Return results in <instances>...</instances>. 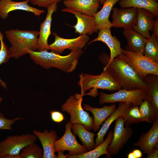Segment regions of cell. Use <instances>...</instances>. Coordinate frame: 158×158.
Here are the masks:
<instances>
[{
    "label": "cell",
    "mask_w": 158,
    "mask_h": 158,
    "mask_svg": "<svg viewBox=\"0 0 158 158\" xmlns=\"http://www.w3.org/2000/svg\"><path fill=\"white\" fill-rule=\"evenodd\" d=\"M30 0L15 2L11 0H0V17L6 19L9 13L16 10H21L33 13L36 16H40L44 11L32 7L28 4Z\"/></svg>",
    "instance_id": "cell-15"
},
{
    "label": "cell",
    "mask_w": 158,
    "mask_h": 158,
    "mask_svg": "<svg viewBox=\"0 0 158 158\" xmlns=\"http://www.w3.org/2000/svg\"><path fill=\"white\" fill-rule=\"evenodd\" d=\"M105 0H99L100 4L101 5L103 4Z\"/></svg>",
    "instance_id": "cell-42"
},
{
    "label": "cell",
    "mask_w": 158,
    "mask_h": 158,
    "mask_svg": "<svg viewBox=\"0 0 158 158\" xmlns=\"http://www.w3.org/2000/svg\"><path fill=\"white\" fill-rule=\"evenodd\" d=\"M99 41L104 43L109 49L110 60L122 54L123 49L121 48L120 42L116 37L111 35L110 28H105L99 30L98 37L88 44Z\"/></svg>",
    "instance_id": "cell-18"
},
{
    "label": "cell",
    "mask_w": 158,
    "mask_h": 158,
    "mask_svg": "<svg viewBox=\"0 0 158 158\" xmlns=\"http://www.w3.org/2000/svg\"><path fill=\"white\" fill-rule=\"evenodd\" d=\"M142 121L151 123L158 118L151 102L146 99H144L139 106Z\"/></svg>",
    "instance_id": "cell-30"
},
{
    "label": "cell",
    "mask_w": 158,
    "mask_h": 158,
    "mask_svg": "<svg viewBox=\"0 0 158 158\" xmlns=\"http://www.w3.org/2000/svg\"><path fill=\"white\" fill-rule=\"evenodd\" d=\"M3 100V99L2 98V97H1L0 95V103H1Z\"/></svg>",
    "instance_id": "cell-43"
},
{
    "label": "cell",
    "mask_w": 158,
    "mask_h": 158,
    "mask_svg": "<svg viewBox=\"0 0 158 158\" xmlns=\"http://www.w3.org/2000/svg\"><path fill=\"white\" fill-rule=\"evenodd\" d=\"M5 33L11 44L8 49L11 58L18 59L28 54L29 50L37 49L38 31L11 29L5 31Z\"/></svg>",
    "instance_id": "cell-3"
},
{
    "label": "cell",
    "mask_w": 158,
    "mask_h": 158,
    "mask_svg": "<svg viewBox=\"0 0 158 158\" xmlns=\"http://www.w3.org/2000/svg\"><path fill=\"white\" fill-rule=\"evenodd\" d=\"M112 10V27L133 29L137 22V8L125 9L113 7Z\"/></svg>",
    "instance_id": "cell-12"
},
{
    "label": "cell",
    "mask_w": 158,
    "mask_h": 158,
    "mask_svg": "<svg viewBox=\"0 0 158 158\" xmlns=\"http://www.w3.org/2000/svg\"><path fill=\"white\" fill-rule=\"evenodd\" d=\"M120 0H105L101 9L94 15L95 25L97 30L105 28H110L111 23L109 20L111 11L115 4Z\"/></svg>",
    "instance_id": "cell-23"
},
{
    "label": "cell",
    "mask_w": 158,
    "mask_h": 158,
    "mask_svg": "<svg viewBox=\"0 0 158 158\" xmlns=\"http://www.w3.org/2000/svg\"><path fill=\"white\" fill-rule=\"evenodd\" d=\"M122 52L127 62L141 78L150 74L158 75V62L141 54L123 49Z\"/></svg>",
    "instance_id": "cell-8"
},
{
    "label": "cell",
    "mask_w": 158,
    "mask_h": 158,
    "mask_svg": "<svg viewBox=\"0 0 158 158\" xmlns=\"http://www.w3.org/2000/svg\"><path fill=\"white\" fill-rule=\"evenodd\" d=\"M34 134H25L7 136L0 141V158H21L22 150L37 139Z\"/></svg>",
    "instance_id": "cell-6"
},
{
    "label": "cell",
    "mask_w": 158,
    "mask_h": 158,
    "mask_svg": "<svg viewBox=\"0 0 158 158\" xmlns=\"http://www.w3.org/2000/svg\"><path fill=\"white\" fill-rule=\"evenodd\" d=\"M31 4L37 5L40 7L47 8L51 4L54 3H58L61 0H30Z\"/></svg>",
    "instance_id": "cell-35"
},
{
    "label": "cell",
    "mask_w": 158,
    "mask_h": 158,
    "mask_svg": "<svg viewBox=\"0 0 158 158\" xmlns=\"http://www.w3.org/2000/svg\"><path fill=\"white\" fill-rule=\"evenodd\" d=\"M27 52L35 63L44 68H55L69 73L76 69L78 59L83 51L81 50L71 51L69 54L64 56L47 50L36 51L29 50Z\"/></svg>",
    "instance_id": "cell-2"
},
{
    "label": "cell",
    "mask_w": 158,
    "mask_h": 158,
    "mask_svg": "<svg viewBox=\"0 0 158 158\" xmlns=\"http://www.w3.org/2000/svg\"><path fill=\"white\" fill-rule=\"evenodd\" d=\"M147 90L144 89L128 90L121 88L114 93L107 94L100 92L99 103L128 102L139 106L143 100L146 99Z\"/></svg>",
    "instance_id": "cell-7"
},
{
    "label": "cell",
    "mask_w": 158,
    "mask_h": 158,
    "mask_svg": "<svg viewBox=\"0 0 158 158\" xmlns=\"http://www.w3.org/2000/svg\"><path fill=\"white\" fill-rule=\"evenodd\" d=\"M99 0H64L67 8L86 15L94 16L100 7Z\"/></svg>",
    "instance_id": "cell-20"
},
{
    "label": "cell",
    "mask_w": 158,
    "mask_h": 158,
    "mask_svg": "<svg viewBox=\"0 0 158 158\" xmlns=\"http://www.w3.org/2000/svg\"><path fill=\"white\" fill-rule=\"evenodd\" d=\"M23 119L21 117H17L12 119L6 118L3 114L0 113V130H11L12 125L16 121Z\"/></svg>",
    "instance_id": "cell-34"
},
{
    "label": "cell",
    "mask_w": 158,
    "mask_h": 158,
    "mask_svg": "<svg viewBox=\"0 0 158 158\" xmlns=\"http://www.w3.org/2000/svg\"><path fill=\"white\" fill-rule=\"evenodd\" d=\"M153 121L150 129L146 133H143L138 141L134 143L147 154L155 148H158V118Z\"/></svg>",
    "instance_id": "cell-17"
},
{
    "label": "cell",
    "mask_w": 158,
    "mask_h": 158,
    "mask_svg": "<svg viewBox=\"0 0 158 158\" xmlns=\"http://www.w3.org/2000/svg\"><path fill=\"white\" fill-rule=\"evenodd\" d=\"M113 132L110 130L106 139L99 145L88 152L77 155L67 154L66 157L68 158H98L101 155L106 154L109 158H111L108 154L107 149L110 143L113 136Z\"/></svg>",
    "instance_id": "cell-25"
},
{
    "label": "cell",
    "mask_w": 158,
    "mask_h": 158,
    "mask_svg": "<svg viewBox=\"0 0 158 158\" xmlns=\"http://www.w3.org/2000/svg\"><path fill=\"white\" fill-rule=\"evenodd\" d=\"M144 55L158 62V37L153 33L147 38Z\"/></svg>",
    "instance_id": "cell-29"
},
{
    "label": "cell",
    "mask_w": 158,
    "mask_h": 158,
    "mask_svg": "<svg viewBox=\"0 0 158 158\" xmlns=\"http://www.w3.org/2000/svg\"><path fill=\"white\" fill-rule=\"evenodd\" d=\"M61 11L69 12L75 16L77 19V23L73 27L75 29L76 33L91 35L98 32V30L95 27L94 16H89L67 8L62 9Z\"/></svg>",
    "instance_id": "cell-14"
},
{
    "label": "cell",
    "mask_w": 158,
    "mask_h": 158,
    "mask_svg": "<svg viewBox=\"0 0 158 158\" xmlns=\"http://www.w3.org/2000/svg\"><path fill=\"white\" fill-rule=\"evenodd\" d=\"M153 33L158 37V18L157 17L154 20L153 27Z\"/></svg>",
    "instance_id": "cell-38"
},
{
    "label": "cell",
    "mask_w": 158,
    "mask_h": 158,
    "mask_svg": "<svg viewBox=\"0 0 158 158\" xmlns=\"http://www.w3.org/2000/svg\"><path fill=\"white\" fill-rule=\"evenodd\" d=\"M142 156L141 151L139 150L136 149L129 153L128 155V158H140Z\"/></svg>",
    "instance_id": "cell-37"
},
{
    "label": "cell",
    "mask_w": 158,
    "mask_h": 158,
    "mask_svg": "<svg viewBox=\"0 0 158 158\" xmlns=\"http://www.w3.org/2000/svg\"><path fill=\"white\" fill-rule=\"evenodd\" d=\"M78 85L83 96L85 92L91 88L100 89L109 91L118 90L121 88L120 85L105 69L99 75H93L82 73L79 75Z\"/></svg>",
    "instance_id": "cell-4"
},
{
    "label": "cell",
    "mask_w": 158,
    "mask_h": 158,
    "mask_svg": "<svg viewBox=\"0 0 158 158\" xmlns=\"http://www.w3.org/2000/svg\"><path fill=\"white\" fill-rule=\"evenodd\" d=\"M43 154V150L34 142L24 147L20 155L21 158H42Z\"/></svg>",
    "instance_id": "cell-32"
},
{
    "label": "cell",
    "mask_w": 158,
    "mask_h": 158,
    "mask_svg": "<svg viewBox=\"0 0 158 158\" xmlns=\"http://www.w3.org/2000/svg\"><path fill=\"white\" fill-rule=\"evenodd\" d=\"M143 80L148 87L146 99L151 102L158 116V75L148 74Z\"/></svg>",
    "instance_id": "cell-27"
},
{
    "label": "cell",
    "mask_w": 158,
    "mask_h": 158,
    "mask_svg": "<svg viewBox=\"0 0 158 158\" xmlns=\"http://www.w3.org/2000/svg\"><path fill=\"white\" fill-rule=\"evenodd\" d=\"M123 34L127 42L125 50L144 55L147 38L132 29L124 28Z\"/></svg>",
    "instance_id": "cell-21"
},
{
    "label": "cell",
    "mask_w": 158,
    "mask_h": 158,
    "mask_svg": "<svg viewBox=\"0 0 158 158\" xmlns=\"http://www.w3.org/2000/svg\"><path fill=\"white\" fill-rule=\"evenodd\" d=\"M50 114L51 119L54 122L60 123L64 119L63 114L59 111H52L50 112Z\"/></svg>",
    "instance_id": "cell-36"
},
{
    "label": "cell",
    "mask_w": 158,
    "mask_h": 158,
    "mask_svg": "<svg viewBox=\"0 0 158 158\" xmlns=\"http://www.w3.org/2000/svg\"><path fill=\"white\" fill-rule=\"evenodd\" d=\"M154 16L151 12L144 9L138 8L136 23L133 29L146 38L150 36L152 30Z\"/></svg>",
    "instance_id": "cell-19"
},
{
    "label": "cell",
    "mask_w": 158,
    "mask_h": 158,
    "mask_svg": "<svg viewBox=\"0 0 158 158\" xmlns=\"http://www.w3.org/2000/svg\"><path fill=\"white\" fill-rule=\"evenodd\" d=\"M126 126L142 122L139 106L132 105L125 111L122 116Z\"/></svg>",
    "instance_id": "cell-31"
},
{
    "label": "cell",
    "mask_w": 158,
    "mask_h": 158,
    "mask_svg": "<svg viewBox=\"0 0 158 158\" xmlns=\"http://www.w3.org/2000/svg\"><path fill=\"white\" fill-rule=\"evenodd\" d=\"M110 56L105 54L100 60L106 70L121 88L128 90L144 89L147 90V85L140 78L126 60L122 52L111 60Z\"/></svg>",
    "instance_id": "cell-1"
},
{
    "label": "cell",
    "mask_w": 158,
    "mask_h": 158,
    "mask_svg": "<svg viewBox=\"0 0 158 158\" xmlns=\"http://www.w3.org/2000/svg\"><path fill=\"white\" fill-rule=\"evenodd\" d=\"M147 158H157L158 157V148H155L150 154H147Z\"/></svg>",
    "instance_id": "cell-39"
},
{
    "label": "cell",
    "mask_w": 158,
    "mask_h": 158,
    "mask_svg": "<svg viewBox=\"0 0 158 158\" xmlns=\"http://www.w3.org/2000/svg\"><path fill=\"white\" fill-rule=\"evenodd\" d=\"M52 34L55 37V40L49 45V49L59 54H61L66 49L71 51L81 50L90 40V37L86 34L80 35L77 37L68 39L60 37L55 32Z\"/></svg>",
    "instance_id": "cell-11"
},
{
    "label": "cell",
    "mask_w": 158,
    "mask_h": 158,
    "mask_svg": "<svg viewBox=\"0 0 158 158\" xmlns=\"http://www.w3.org/2000/svg\"><path fill=\"white\" fill-rule=\"evenodd\" d=\"M1 45L0 49V66L2 63L7 62L11 58L8 49L6 44L3 41V40H0ZM0 86L4 88L7 89L6 83L2 81L0 78Z\"/></svg>",
    "instance_id": "cell-33"
},
{
    "label": "cell",
    "mask_w": 158,
    "mask_h": 158,
    "mask_svg": "<svg viewBox=\"0 0 158 158\" xmlns=\"http://www.w3.org/2000/svg\"><path fill=\"white\" fill-rule=\"evenodd\" d=\"M33 134L40 141L42 147L43 158H57L55 154L54 144L58 138L56 131L52 130L50 131L44 130L42 132L34 130Z\"/></svg>",
    "instance_id": "cell-16"
},
{
    "label": "cell",
    "mask_w": 158,
    "mask_h": 158,
    "mask_svg": "<svg viewBox=\"0 0 158 158\" xmlns=\"http://www.w3.org/2000/svg\"><path fill=\"white\" fill-rule=\"evenodd\" d=\"M72 124L69 121L65 126V133L60 139L55 142V152L68 151V154L75 155L86 152L87 150L77 141L75 135L71 131Z\"/></svg>",
    "instance_id": "cell-10"
},
{
    "label": "cell",
    "mask_w": 158,
    "mask_h": 158,
    "mask_svg": "<svg viewBox=\"0 0 158 158\" xmlns=\"http://www.w3.org/2000/svg\"><path fill=\"white\" fill-rule=\"evenodd\" d=\"M132 105L128 102H121L119 104L118 108L105 121L97 133L94 148L104 141V136L111 123L118 118L123 116L125 111Z\"/></svg>",
    "instance_id": "cell-22"
},
{
    "label": "cell",
    "mask_w": 158,
    "mask_h": 158,
    "mask_svg": "<svg viewBox=\"0 0 158 158\" xmlns=\"http://www.w3.org/2000/svg\"><path fill=\"white\" fill-rule=\"evenodd\" d=\"M58 154L57 156V158H65L66 156H65L63 154V151H59L57 152Z\"/></svg>",
    "instance_id": "cell-40"
},
{
    "label": "cell",
    "mask_w": 158,
    "mask_h": 158,
    "mask_svg": "<svg viewBox=\"0 0 158 158\" xmlns=\"http://www.w3.org/2000/svg\"><path fill=\"white\" fill-rule=\"evenodd\" d=\"M124 120L122 116L116 120L111 141L107 150L111 156L118 154L132 135V130L130 126L124 127Z\"/></svg>",
    "instance_id": "cell-9"
},
{
    "label": "cell",
    "mask_w": 158,
    "mask_h": 158,
    "mask_svg": "<svg viewBox=\"0 0 158 158\" xmlns=\"http://www.w3.org/2000/svg\"><path fill=\"white\" fill-rule=\"evenodd\" d=\"M71 129L73 133L78 137L87 150L90 151L94 148L95 134L88 131L84 125L79 123L72 124Z\"/></svg>",
    "instance_id": "cell-28"
},
{
    "label": "cell",
    "mask_w": 158,
    "mask_h": 158,
    "mask_svg": "<svg viewBox=\"0 0 158 158\" xmlns=\"http://www.w3.org/2000/svg\"><path fill=\"white\" fill-rule=\"evenodd\" d=\"M83 96L78 93L71 95L62 105L61 109L70 115V121L72 124H82L90 130L92 129L93 118L82 107Z\"/></svg>",
    "instance_id": "cell-5"
},
{
    "label": "cell",
    "mask_w": 158,
    "mask_h": 158,
    "mask_svg": "<svg viewBox=\"0 0 158 158\" xmlns=\"http://www.w3.org/2000/svg\"><path fill=\"white\" fill-rule=\"evenodd\" d=\"M3 35L0 31V40L1 39L3 40Z\"/></svg>",
    "instance_id": "cell-41"
},
{
    "label": "cell",
    "mask_w": 158,
    "mask_h": 158,
    "mask_svg": "<svg viewBox=\"0 0 158 158\" xmlns=\"http://www.w3.org/2000/svg\"><path fill=\"white\" fill-rule=\"evenodd\" d=\"M118 2L121 8L134 7L143 8L151 12L154 17L158 16L157 0H120Z\"/></svg>",
    "instance_id": "cell-26"
},
{
    "label": "cell",
    "mask_w": 158,
    "mask_h": 158,
    "mask_svg": "<svg viewBox=\"0 0 158 158\" xmlns=\"http://www.w3.org/2000/svg\"><path fill=\"white\" fill-rule=\"evenodd\" d=\"M83 108L92 113L94 117L92 129L96 132L102 123L116 110V107L114 104L109 106H104L100 108L84 104Z\"/></svg>",
    "instance_id": "cell-24"
},
{
    "label": "cell",
    "mask_w": 158,
    "mask_h": 158,
    "mask_svg": "<svg viewBox=\"0 0 158 158\" xmlns=\"http://www.w3.org/2000/svg\"><path fill=\"white\" fill-rule=\"evenodd\" d=\"M47 14L44 20L40 25L37 42L38 51L49 49L48 44V38L51 34V28L52 21V15L57 8V3H52L47 7Z\"/></svg>",
    "instance_id": "cell-13"
}]
</instances>
